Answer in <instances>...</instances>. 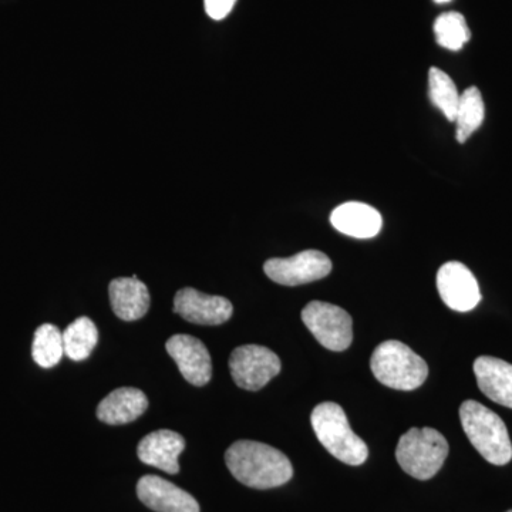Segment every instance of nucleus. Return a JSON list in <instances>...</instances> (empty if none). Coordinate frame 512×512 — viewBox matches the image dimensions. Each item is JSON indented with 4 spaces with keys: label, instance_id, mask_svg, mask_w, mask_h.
Listing matches in <instances>:
<instances>
[{
    "label": "nucleus",
    "instance_id": "nucleus-18",
    "mask_svg": "<svg viewBox=\"0 0 512 512\" xmlns=\"http://www.w3.org/2000/svg\"><path fill=\"white\" fill-rule=\"evenodd\" d=\"M99 342V330L92 319L82 316L63 330L64 355L74 362H82L92 355Z\"/></svg>",
    "mask_w": 512,
    "mask_h": 512
},
{
    "label": "nucleus",
    "instance_id": "nucleus-22",
    "mask_svg": "<svg viewBox=\"0 0 512 512\" xmlns=\"http://www.w3.org/2000/svg\"><path fill=\"white\" fill-rule=\"evenodd\" d=\"M434 35H436L437 43L451 52L463 49L471 39L467 20L458 12H447L440 15L434 23Z\"/></svg>",
    "mask_w": 512,
    "mask_h": 512
},
{
    "label": "nucleus",
    "instance_id": "nucleus-2",
    "mask_svg": "<svg viewBox=\"0 0 512 512\" xmlns=\"http://www.w3.org/2000/svg\"><path fill=\"white\" fill-rule=\"evenodd\" d=\"M460 420L468 440L488 463L494 466H505L510 463V434L497 413L476 400H467L461 404Z\"/></svg>",
    "mask_w": 512,
    "mask_h": 512
},
{
    "label": "nucleus",
    "instance_id": "nucleus-6",
    "mask_svg": "<svg viewBox=\"0 0 512 512\" xmlns=\"http://www.w3.org/2000/svg\"><path fill=\"white\" fill-rule=\"evenodd\" d=\"M302 320L323 348L343 352L352 345L353 320L345 309L313 301L303 308Z\"/></svg>",
    "mask_w": 512,
    "mask_h": 512
},
{
    "label": "nucleus",
    "instance_id": "nucleus-8",
    "mask_svg": "<svg viewBox=\"0 0 512 512\" xmlns=\"http://www.w3.org/2000/svg\"><path fill=\"white\" fill-rule=\"evenodd\" d=\"M332 268L329 256L316 249L299 252L291 258L268 259L264 265L266 276L284 286L311 284L326 278Z\"/></svg>",
    "mask_w": 512,
    "mask_h": 512
},
{
    "label": "nucleus",
    "instance_id": "nucleus-19",
    "mask_svg": "<svg viewBox=\"0 0 512 512\" xmlns=\"http://www.w3.org/2000/svg\"><path fill=\"white\" fill-rule=\"evenodd\" d=\"M485 106L483 94L477 87H468L466 92L460 94L458 101L456 124V137L458 143H466L468 138L484 123Z\"/></svg>",
    "mask_w": 512,
    "mask_h": 512
},
{
    "label": "nucleus",
    "instance_id": "nucleus-10",
    "mask_svg": "<svg viewBox=\"0 0 512 512\" xmlns=\"http://www.w3.org/2000/svg\"><path fill=\"white\" fill-rule=\"evenodd\" d=\"M174 312L195 325L217 326L231 319L232 303L222 296L184 288L174 298Z\"/></svg>",
    "mask_w": 512,
    "mask_h": 512
},
{
    "label": "nucleus",
    "instance_id": "nucleus-1",
    "mask_svg": "<svg viewBox=\"0 0 512 512\" xmlns=\"http://www.w3.org/2000/svg\"><path fill=\"white\" fill-rule=\"evenodd\" d=\"M225 463L239 483L256 490L281 487L293 476L289 458L258 441L241 440L232 444L225 453Z\"/></svg>",
    "mask_w": 512,
    "mask_h": 512
},
{
    "label": "nucleus",
    "instance_id": "nucleus-13",
    "mask_svg": "<svg viewBox=\"0 0 512 512\" xmlns=\"http://www.w3.org/2000/svg\"><path fill=\"white\" fill-rule=\"evenodd\" d=\"M185 448L181 434L171 430H158L148 434L137 448L138 458L147 466L156 467L168 474L180 471L178 457Z\"/></svg>",
    "mask_w": 512,
    "mask_h": 512
},
{
    "label": "nucleus",
    "instance_id": "nucleus-4",
    "mask_svg": "<svg viewBox=\"0 0 512 512\" xmlns=\"http://www.w3.org/2000/svg\"><path fill=\"white\" fill-rule=\"evenodd\" d=\"M370 367L380 383L403 392L419 389L429 376L426 360L399 340L380 343L370 359Z\"/></svg>",
    "mask_w": 512,
    "mask_h": 512
},
{
    "label": "nucleus",
    "instance_id": "nucleus-14",
    "mask_svg": "<svg viewBox=\"0 0 512 512\" xmlns=\"http://www.w3.org/2000/svg\"><path fill=\"white\" fill-rule=\"evenodd\" d=\"M330 222L342 234L357 239L376 237L383 225L382 215L376 208L357 201L345 202L335 208Z\"/></svg>",
    "mask_w": 512,
    "mask_h": 512
},
{
    "label": "nucleus",
    "instance_id": "nucleus-11",
    "mask_svg": "<svg viewBox=\"0 0 512 512\" xmlns=\"http://www.w3.org/2000/svg\"><path fill=\"white\" fill-rule=\"evenodd\" d=\"M165 348L188 383L201 387L210 382L211 356L200 339L190 335H174L168 339Z\"/></svg>",
    "mask_w": 512,
    "mask_h": 512
},
{
    "label": "nucleus",
    "instance_id": "nucleus-24",
    "mask_svg": "<svg viewBox=\"0 0 512 512\" xmlns=\"http://www.w3.org/2000/svg\"><path fill=\"white\" fill-rule=\"evenodd\" d=\"M436 3H448L451 2V0H434Z\"/></svg>",
    "mask_w": 512,
    "mask_h": 512
},
{
    "label": "nucleus",
    "instance_id": "nucleus-23",
    "mask_svg": "<svg viewBox=\"0 0 512 512\" xmlns=\"http://www.w3.org/2000/svg\"><path fill=\"white\" fill-rule=\"evenodd\" d=\"M235 3L237 0H204V8L211 19L222 20L232 12Z\"/></svg>",
    "mask_w": 512,
    "mask_h": 512
},
{
    "label": "nucleus",
    "instance_id": "nucleus-12",
    "mask_svg": "<svg viewBox=\"0 0 512 512\" xmlns=\"http://www.w3.org/2000/svg\"><path fill=\"white\" fill-rule=\"evenodd\" d=\"M137 495L141 503L156 512H200L191 494L158 476L141 477Z\"/></svg>",
    "mask_w": 512,
    "mask_h": 512
},
{
    "label": "nucleus",
    "instance_id": "nucleus-5",
    "mask_svg": "<svg viewBox=\"0 0 512 512\" xmlns=\"http://www.w3.org/2000/svg\"><path fill=\"white\" fill-rule=\"evenodd\" d=\"M448 456L446 437L424 427L404 433L396 448V460L409 476L426 481L436 476Z\"/></svg>",
    "mask_w": 512,
    "mask_h": 512
},
{
    "label": "nucleus",
    "instance_id": "nucleus-20",
    "mask_svg": "<svg viewBox=\"0 0 512 512\" xmlns=\"http://www.w3.org/2000/svg\"><path fill=\"white\" fill-rule=\"evenodd\" d=\"M32 355L40 367L50 369L56 366L64 355L62 330L50 323L37 328L35 339H33Z\"/></svg>",
    "mask_w": 512,
    "mask_h": 512
},
{
    "label": "nucleus",
    "instance_id": "nucleus-3",
    "mask_svg": "<svg viewBox=\"0 0 512 512\" xmlns=\"http://www.w3.org/2000/svg\"><path fill=\"white\" fill-rule=\"evenodd\" d=\"M311 423L323 447L349 466L365 463L369 450L365 441L350 429L345 410L332 402L320 403L313 409Z\"/></svg>",
    "mask_w": 512,
    "mask_h": 512
},
{
    "label": "nucleus",
    "instance_id": "nucleus-17",
    "mask_svg": "<svg viewBox=\"0 0 512 512\" xmlns=\"http://www.w3.org/2000/svg\"><path fill=\"white\" fill-rule=\"evenodd\" d=\"M148 399L144 392L134 387H120L101 400L97 407V417L106 424L131 423L146 413Z\"/></svg>",
    "mask_w": 512,
    "mask_h": 512
},
{
    "label": "nucleus",
    "instance_id": "nucleus-21",
    "mask_svg": "<svg viewBox=\"0 0 512 512\" xmlns=\"http://www.w3.org/2000/svg\"><path fill=\"white\" fill-rule=\"evenodd\" d=\"M429 96L431 103L446 116L448 121L456 120L460 93L453 79L437 67H431L429 72Z\"/></svg>",
    "mask_w": 512,
    "mask_h": 512
},
{
    "label": "nucleus",
    "instance_id": "nucleus-16",
    "mask_svg": "<svg viewBox=\"0 0 512 512\" xmlns=\"http://www.w3.org/2000/svg\"><path fill=\"white\" fill-rule=\"evenodd\" d=\"M109 293L113 312L126 322L143 318L150 308V292L136 276L114 279Z\"/></svg>",
    "mask_w": 512,
    "mask_h": 512
},
{
    "label": "nucleus",
    "instance_id": "nucleus-15",
    "mask_svg": "<svg viewBox=\"0 0 512 512\" xmlns=\"http://www.w3.org/2000/svg\"><path fill=\"white\" fill-rule=\"evenodd\" d=\"M474 373L481 392L494 403L512 409V365L497 357L480 356Z\"/></svg>",
    "mask_w": 512,
    "mask_h": 512
},
{
    "label": "nucleus",
    "instance_id": "nucleus-25",
    "mask_svg": "<svg viewBox=\"0 0 512 512\" xmlns=\"http://www.w3.org/2000/svg\"><path fill=\"white\" fill-rule=\"evenodd\" d=\"M507 512H512V510H510V511H507Z\"/></svg>",
    "mask_w": 512,
    "mask_h": 512
},
{
    "label": "nucleus",
    "instance_id": "nucleus-7",
    "mask_svg": "<svg viewBox=\"0 0 512 512\" xmlns=\"http://www.w3.org/2000/svg\"><path fill=\"white\" fill-rule=\"evenodd\" d=\"M281 369V359L265 346H239L229 357V370L235 384L251 392L265 387Z\"/></svg>",
    "mask_w": 512,
    "mask_h": 512
},
{
    "label": "nucleus",
    "instance_id": "nucleus-9",
    "mask_svg": "<svg viewBox=\"0 0 512 512\" xmlns=\"http://www.w3.org/2000/svg\"><path fill=\"white\" fill-rule=\"evenodd\" d=\"M437 289L441 301L456 312H470L481 302L476 276L461 262L451 261L437 272Z\"/></svg>",
    "mask_w": 512,
    "mask_h": 512
}]
</instances>
